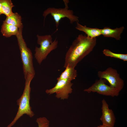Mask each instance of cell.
<instances>
[{"instance_id": "8fae6325", "label": "cell", "mask_w": 127, "mask_h": 127, "mask_svg": "<svg viewBox=\"0 0 127 127\" xmlns=\"http://www.w3.org/2000/svg\"><path fill=\"white\" fill-rule=\"evenodd\" d=\"M76 23L75 28L77 29L84 32L87 35V36L91 38H96L101 35V29L97 28H92L83 26L80 24L79 22Z\"/></svg>"}, {"instance_id": "30bf717a", "label": "cell", "mask_w": 127, "mask_h": 127, "mask_svg": "<svg viewBox=\"0 0 127 127\" xmlns=\"http://www.w3.org/2000/svg\"><path fill=\"white\" fill-rule=\"evenodd\" d=\"M124 29L123 26L115 29L105 27L103 29H101V34L104 37L113 38L119 40L121 38V35Z\"/></svg>"}, {"instance_id": "277c9868", "label": "cell", "mask_w": 127, "mask_h": 127, "mask_svg": "<svg viewBox=\"0 0 127 127\" xmlns=\"http://www.w3.org/2000/svg\"><path fill=\"white\" fill-rule=\"evenodd\" d=\"M37 43L40 47H36L34 57L38 63L40 65L49 54L57 48L58 42L56 38L53 41L52 36L50 35H37Z\"/></svg>"}, {"instance_id": "52a82bcc", "label": "cell", "mask_w": 127, "mask_h": 127, "mask_svg": "<svg viewBox=\"0 0 127 127\" xmlns=\"http://www.w3.org/2000/svg\"><path fill=\"white\" fill-rule=\"evenodd\" d=\"M55 86L50 89H47L46 93L49 95L56 94V97L58 98L64 99H67L69 94L71 93L73 89L72 88L73 83L69 79L57 80Z\"/></svg>"}, {"instance_id": "9c48e42d", "label": "cell", "mask_w": 127, "mask_h": 127, "mask_svg": "<svg viewBox=\"0 0 127 127\" xmlns=\"http://www.w3.org/2000/svg\"><path fill=\"white\" fill-rule=\"evenodd\" d=\"M102 115L100 119L102 125L108 127H114L116 118L112 110L109 108L106 100L103 99L102 101Z\"/></svg>"}, {"instance_id": "e0dca14e", "label": "cell", "mask_w": 127, "mask_h": 127, "mask_svg": "<svg viewBox=\"0 0 127 127\" xmlns=\"http://www.w3.org/2000/svg\"><path fill=\"white\" fill-rule=\"evenodd\" d=\"M38 127H49V122L46 118L43 117L37 119L36 120Z\"/></svg>"}, {"instance_id": "3957f363", "label": "cell", "mask_w": 127, "mask_h": 127, "mask_svg": "<svg viewBox=\"0 0 127 127\" xmlns=\"http://www.w3.org/2000/svg\"><path fill=\"white\" fill-rule=\"evenodd\" d=\"M23 26L19 28L18 33L16 36L20 49L24 78L25 79L29 75L35 76V71L33 66L32 54L28 48L22 35Z\"/></svg>"}, {"instance_id": "ba28073f", "label": "cell", "mask_w": 127, "mask_h": 127, "mask_svg": "<svg viewBox=\"0 0 127 127\" xmlns=\"http://www.w3.org/2000/svg\"><path fill=\"white\" fill-rule=\"evenodd\" d=\"M106 82L105 79H99L96 80L90 87L84 89V91L88 93L96 92L100 94L113 97L118 96L120 91L106 85Z\"/></svg>"}, {"instance_id": "7a4b0ae2", "label": "cell", "mask_w": 127, "mask_h": 127, "mask_svg": "<svg viewBox=\"0 0 127 127\" xmlns=\"http://www.w3.org/2000/svg\"><path fill=\"white\" fill-rule=\"evenodd\" d=\"M34 76L33 75H29L25 79V86L23 93L17 101V104L19 106L17 112L13 121L7 127H12L24 114L28 115L30 117L34 115V114L32 110V108L30 106V100L31 91L30 84Z\"/></svg>"}, {"instance_id": "d6986e66", "label": "cell", "mask_w": 127, "mask_h": 127, "mask_svg": "<svg viewBox=\"0 0 127 127\" xmlns=\"http://www.w3.org/2000/svg\"><path fill=\"white\" fill-rule=\"evenodd\" d=\"M97 127H108L103 125H100L97 126Z\"/></svg>"}, {"instance_id": "8992f818", "label": "cell", "mask_w": 127, "mask_h": 127, "mask_svg": "<svg viewBox=\"0 0 127 127\" xmlns=\"http://www.w3.org/2000/svg\"><path fill=\"white\" fill-rule=\"evenodd\" d=\"M98 77L107 81L110 86L115 88L120 91L123 89L124 82L120 76L117 70L109 67L103 71H99L97 73Z\"/></svg>"}, {"instance_id": "7c38bea8", "label": "cell", "mask_w": 127, "mask_h": 127, "mask_svg": "<svg viewBox=\"0 0 127 127\" xmlns=\"http://www.w3.org/2000/svg\"><path fill=\"white\" fill-rule=\"evenodd\" d=\"M3 22L16 26L19 28L23 26L22 23L21 17L16 12H13L10 15L6 16Z\"/></svg>"}, {"instance_id": "6da1fadb", "label": "cell", "mask_w": 127, "mask_h": 127, "mask_svg": "<svg viewBox=\"0 0 127 127\" xmlns=\"http://www.w3.org/2000/svg\"><path fill=\"white\" fill-rule=\"evenodd\" d=\"M96 43V38H91L82 34L79 35L66 53L64 67L69 65L75 68L79 62L92 51Z\"/></svg>"}, {"instance_id": "5b68a950", "label": "cell", "mask_w": 127, "mask_h": 127, "mask_svg": "<svg viewBox=\"0 0 127 127\" xmlns=\"http://www.w3.org/2000/svg\"><path fill=\"white\" fill-rule=\"evenodd\" d=\"M49 14L53 17L55 21L56 31L58 30L60 21L62 18H68L71 24L75 22L76 23L79 22L78 17L74 15L73 10L69 9L68 7L65 6L64 8H48L44 11L43 14L44 21L46 17Z\"/></svg>"}, {"instance_id": "5bb4252c", "label": "cell", "mask_w": 127, "mask_h": 127, "mask_svg": "<svg viewBox=\"0 0 127 127\" xmlns=\"http://www.w3.org/2000/svg\"><path fill=\"white\" fill-rule=\"evenodd\" d=\"M19 28L17 27L5 23H3L1 32L3 35L6 37L15 35L18 33Z\"/></svg>"}, {"instance_id": "2e32d148", "label": "cell", "mask_w": 127, "mask_h": 127, "mask_svg": "<svg viewBox=\"0 0 127 127\" xmlns=\"http://www.w3.org/2000/svg\"><path fill=\"white\" fill-rule=\"evenodd\" d=\"M103 54L106 56L119 59L124 61H127V54L114 53L107 49H104Z\"/></svg>"}, {"instance_id": "4fadbf2b", "label": "cell", "mask_w": 127, "mask_h": 127, "mask_svg": "<svg viewBox=\"0 0 127 127\" xmlns=\"http://www.w3.org/2000/svg\"><path fill=\"white\" fill-rule=\"evenodd\" d=\"M65 69L57 80L69 79L71 81L75 79L77 75V71L75 68L67 65L65 68Z\"/></svg>"}, {"instance_id": "9a60e30c", "label": "cell", "mask_w": 127, "mask_h": 127, "mask_svg": "<svg viewBox=\"0 0 127 127\" xmlns=\"http://www.w3.org/2000/svg\"><path fill=\"white\" fill-rule=\"evenodd\" d=\"M2 4L3 14L7 16L13 13L12 9L14 5L11 0H2Z\"/></svg>"}, {"instance_id": "ac0fdd59", "label": "cell", "mask_w": 127, "mask_h": 127, "mask_svg": "<svg viewBox=\"0 0 127 127\" xmlns=\"http://www.w3.org/2000/svg\"><path fill=\"white\" fill-rule=\"evenodd\" d=\"M3 14L2 10V0H0V15Z\"/></svg>"}]
</instances>
